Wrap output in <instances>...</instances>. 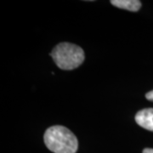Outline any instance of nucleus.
<instances>
[{
	"mask_svg": "<svg viewBox=\"0 0 153 153\" xmlns=\"http://www.w3.org/2000/svg\"><path fill=\"white\" fill-rule=\"evenodd\" d=\"M44 143L54 153H76L78 148L76 137L63 126L49 128L44 136Z\"/></svg>",
	"mask_w": 153,
	"mask_h": 153,
	"instance_id": "nucleus-1",
	"label": "nucleus"
},
{
	"mask_svg": "<svg viewBox=\"0 0 153 153\" xmlns=\"http://www.w3.org/2000/svg\"><path fill=\"white\" fill-rule=\"evenodd\" d=\"M49 55L62 70L75 69L84 60V52L82 48L70 43H60L56 45Z\"/></svg>",
	"mask_w": 153,
	"mask_h": 153,
	"instance_id": "nucleus-2",
	"label": "nucleus"
},
{
	"mask_svg": "<svg viewBox=\"0 0 153 153\" xmlns=\"http://www.w3.org/2000/svg\"><path fill=\"white\" fill-rule=\"evenodd\" d=\"M137 124L153 132V108L143 109L135 115Z\"/></svg>",
	"mask_w": 153,
	"mask_h": 153,
	"instance_id": "nucleus-3",
	"label": "nucleus"
},
{
	"mask_svg": "<svg viewBox=\"0 0 153 153\" xmlns=\"http://www.w3.org/2000/svg\"><path fill=\"white\" fill-rule=\"evenodd\" d=\"M111 4L120 9L134 12L138 11L141 7L140 1L138 0H111Z\"/></svg>",
	"mask_w": 153,
	"mask_h": 153,
	"instance_id": "nucleus-4",
	"label": "nucleus"
},
{
	"mask_svg": "<svg viewBox=\"0 0 153 153\" xmlns=\"http://www.w3.org/2000/svg\"><path fill=\"white\" fill-rule=\"evenodd\" d=\"M146 97L147 99L148 100H151V101H153V90L148 92L146 94Z\"/></svg>",
	"mask_w": 153,
	"mask_h": 153,
	"instance_id": "nucleus-5",
	"label": "nucleus"
},
{
	"mask_svg": "<svg viewBox=\"0 0 153 153\" xmlns=\"http://www.w3.org/2000/svg\"><path fill=\"white\" fill-rule=\"evenodd\" d=\"M143 153H153V149H151V148H146V149L143 151Z\"/></svg>",
	"mask_w": 153,
	"mask_h": 153,
	"instance_id": "nucleus-6",
	"label": "nucleus"
}]
</instances>
